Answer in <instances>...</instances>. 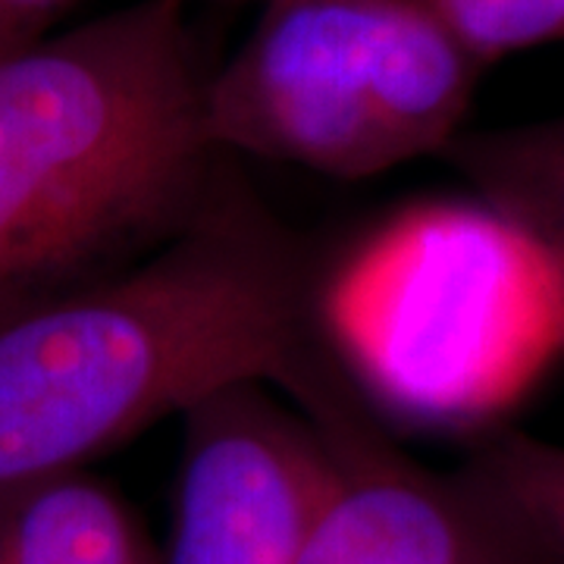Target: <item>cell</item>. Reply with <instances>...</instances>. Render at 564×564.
<instances>
[{
	"mask_svg": "<svg viewBox=\"0 0 564 564\" xmlns=\"http://www.w3.org/2000/svg\"><path fill=\"white\" fill-rule=\"evenodd\" d=\"M323 270L229 163L176 239L0 326V492L88 470L223 386L285 392L326 348Z\"/></svg>",
	"mask_w": 564,
	"mask_h": 564,
	"instance_id": "6da1fadb",
	"label": "cell"
},
{
	"mask_svg": "<svg viewBox=\"0 0 564 564\" xmlns=\"http://www.w3.org/2000/svg\"><path fill=\"white\" fill-rule=\"evenodd\" d=\"M188 0H135L0 61V326L176 239L236 158L204 132Z\"/></svg>",
	"mask_w": 564,
	"mask_h": 564,
	"instance_id": "7a4b0ae2",
	"label": "cell"
},
{
	"mask_svg": "<svg viewBox=\"0 0 564 564\" xmlns=\"http://www.w3.org/2000/svg\"><path fill=\"white\" fill-rule=\"evenodd\" d=\"M317 323L383 421L470 436L564 351L549 263L484 202L408 207L326 261Z\"/></svg>",
	"mask_w": 564,
	"mask_h": 564,
	"instance_id": "3957f363",
	"label": "cell"
},
{
	"mask_svg": "<svg viewBox=\"0 0 564 564\" xmlns=\"http://www.w3.org/2000/svg\"><path fill=\"white\" fill-rule=\"evenodd\" d=\"M430 0H263L204 79V132L229 158L370 180L443 154L484 76Z\"/></svg>",
	"mask_w": 564,
	"mask_h": 564,
	"instance_id": "277c9868",
	"label": "cell"
},
{
	"mask_svg": "<svg viewBox=\"0 0 564 564\" xmlns=\"http://www.w3.org/2000/svg\"><path fill=\"white\" fill-rule=\"evenodd\" d=\"M285 395L336 452V486L299 564H545L474 470H433L395 445L333 351Z\"/></svg>",
	"mask_w": 564,
	"mask_h": 564,
	"instance_id": "5b68a950",
	"label": "cell"
},
{
	"mask_svg": "<svg viewBox=\"0 0 564 564\" xmlns=\"http://www.w3.org/2000/svg\"><path fill=\"white\" fill-rule=\"evenodd\" d=\"M180 421L173 533L158 564H299L336 486L321 423L263 380L223 386Z\"/></svg>",
	"mask_w": 564,
	"mask_h": 564,
	"instance_id": "8992f818",
	"label": "cell"
},
{
	"mask_svg": "<svg viewBox=\"0 0 564 564\" xmlns=\"http://www.w3.org/2000/svg\"><path fill=\"white\" fill-rule=\"evenodd\" d=\"M0 564H158L144 527L88 470L0 492Z\"/></svg>",
	"mask_w": 564,
	"mask_h": 564,
	"instance_id": "52a82bcc",
	"label": "cell"
},
{
	"mask_svg": "<svg viewBox=\"0 0 564 564\" xmlns=\"http://www.w3.org/2000/svg\"><path fill=\"white\" fill-rule=\"evenodd\" d=\"M549 263L564 336V117L464 129L440 154Z\"/></svg>",
	"mask_w": 564,
	"mask_h": 564,
	"instance_id": "ba28073f",
	"label": "cell"
},
{
	"mask_svg": "<svg viewBox=\"0 0 564 564\" xmlns=\"http://www.w3.org/2000/svg\"><path fill=\"white\" fill-rule=\"evenodd\" d=\"M464 467L492 489L545 564H564V445L492 426L470 436Z\"/></svg>",
	"mask_w": 564,
	"mask_h": 564,
	"instance_id": "9c48e42d",
	"label": "cell"
},
{
	"mask_svg": "<svg viewBox=\"0 0 564 564\" xmlns=\"http://www.w3.org/2000/svg\"><path fill=\"white\" fill-rule=\"evenodd\" d=\"M464 47L484 63L564 41V0H430Z\"/></svg>",
	"mask_w": 564,
	"mask_h": 564,
	"instance_id": "30bf717a",
	"label": "cell"
}]
</instances>
